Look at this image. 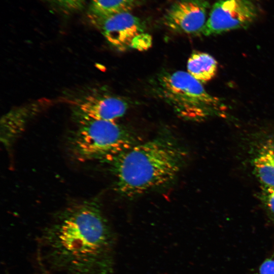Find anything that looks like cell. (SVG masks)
<instances>
[{"label":"cell","instance_id":"1","mask_svg":"<svg viewBox=\"0 0 274 274\" xmlns=\"http://www.w3.org/2000/svg\"><path fill=\"white\" fill-rule=\"evenodd\" d=\"M117 238L97 201L60 214L39 242L42 263L66 274H114Z\"/></svg>","mask_w":274,"mask_h":274},{"label":"cell","instance_id":"2","mask_svg":"<svg viewBox=\"0 0 274 274\" xmlns=\"http://www.w3.org/2000/svg\"><path fill=\"white\" fill-rule=\"evenodd\" d=\"M186 156L178 142L166 135L136 144L110 161L115 189L132 197L165 185L178 174Z\"/></svg>","mask_w":274,"mask_h":274},{"label":"cell","instance_id":"3","mask_svg":"<svg viewBox=\"0 0 274 274\" xmlns=\"http://www.w3.org/2000/svg\"><path fill=\"white\" fill-rule=\"evenodd\" d=\"M152 89L159 98L186 120L203 121L219 115L223 110L219 99L208 93L188 72H162L154 79Z\"/></svg>","mask_w":274,"mask_h":274},{"label":"cell","instance_id":"4","mask_svg":"<svg viewBox=\"0 0 274 274\" xmlns=\"http://www.w3.org/2000/svg\"><path fill=\"white\" fill-rule=\"evenodd\" d=\"M77 127L70 140L73 155L80 161L110 162L138 144L128 129L115 121L76 117Z\"/></svg>","mask_w":274,"mask_h":274},{"label":"cell","instance_id":"5","mask_svg":"<svg viewBox=\"0 0 274 274\" xmlns=\"http://www.w3.org/2000/svg\"><path fill=\"white\" fill-rule=\"evenodd\" d=\"M244 160L259 187H274V128L263 127L244 135Z\"/></svg>","mask_w":274,"mask_h":274},{"label":"cell","instance_id":"6","mask_svg":"<svg viewBox=\"0 0 274 274\" xmlns=\"http://www.w3.org/2000/svg\"><path fill=\"white\" fill-rule=\"evenodd\" d=\"M107 41L119 51L148 49L152 41L144 32V25L140 18L129 12L121 13L92 22Z\"/></svg>","mask_w":274,"mask_h":274},{"label":"cell","instance_id":"7","mask_svg":"<svg viewBox=\"0 0 274 274\" xmlns=\"http://www.w3.org/2000/svg\"><path fill=\"white\" fill-rule=\"evenodd\" d=\"M259 14L252 0H218L212 6L201 33L209 36L247 28Z\"/></svg>","mask_w":274,"mask_h":274},{"label":"cell","instance_id":"8","mask_svg":"<svg viewBox=\"0 0 274 274\" xmlns=\"http://www.w3.org/2000/svg\"><path fill=\"white\" fill-rule=\"evenodd\" d=\"M211 8L207 0H177L166 11L163 22L175 32L201 33Z\"/></svg>","mask_w":274,"mask_h":274},{"label":"cell","instance_id":"9","mask_svg":"<svg viewBox=\"0 0 274 274\" xmlns=\"http://www.w3.org/2000/svg\"><path fill=\"white\" fill-rule=\"evenodd\" d=\"M75 104V117L112 121L123 116L128 109L121 98L97 92L84 96Z\"/></svg>","mask_w":274,"mask_h":274},{"label":"cell","instance_id":"10","mask_svg":"<svg viewBox=\"0 0 274 274\" xmlns=\"http://www.w3.org/2000/svg\"><path fill=\"white\" fill-rule=\"evenodd\" d=\"M49 104L48 100H40L15 108L6 113L1 122V140L10 145L24 129L29 120Z\"/></svg>","mask_w":274,"mask_h":274},{"label":"cell","instance_id":"11","mask_svg":"<svg viewBox=\"0 0 274 274\" xmlns=\"http://www.w3.org/2000/svg\"><path fill=\"white\" fill-rule=\"evenodd\" d=\"M187 72L200 83H205L213 79L218 70V62L209 53L194 51L188 58Z\"/></svg>","mask_w":274,"mask_h":274},{"label":"cell","instance_id":"12","mask_svg":"<svg viewBox=\"0 0 274 274\" xmlns=\"http://www.w3.org/2000/svg\"><path fill=\"white\" fill-rule=\"evenodd\" d=\"M136 0H91L89 17L91 22L111 15L128 12Z\"/></svg>","mask_w":274,"mask_h":274},{"label":"cell","instance_id":"13","mask_svg":"<svg viewBox=\"0 0 274 274\" xmlns=\"http://www.w3.org/2000/svg\"><path fill=\"white\" fill-rule=\"evenodd\" d=\"M258 197L268 220L274 228V187H260Z\"/></svg>","mask_w":274,"mask_h":274},{"label":"cell","instance_id":"14","mask_svg":"<svg viewBox=\"0 0 274 274\" xmlns=\"http://www.w3.org/2000/svg\"><path fill=\"white\" fill-rule=\"evenodd\" d=\"M58 10L65 14L76 12L81 10L85 0H46Z\"/></svg>","mask_w":274,"mask_h":274},{"label":"cell","instance_id":"15","mask_svg":"<svg viewBox=\"0 0 274 274\" xmlns=\"http://www.w3.org/2000/svg\"><path fill=\"white\" fill-rule=\"evenodd\" d=\"M255 274H274V251L261 262Z\"/></svg>","mask_w":274,"mask_h":274}]
</instances>
